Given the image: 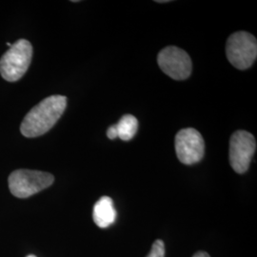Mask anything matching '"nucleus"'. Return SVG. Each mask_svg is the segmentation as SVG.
Wrapping results in <instances>:
<instances>
[{
    "mask_svg": "<svg viewBox=\"0 0 257 257\" xmlns=\"http://www.w3.org/2000/svg\"><path fill=\"white\" fill-rule=\"evenodd\" d=\"M67 107V97L51 95L39 102L27 113L21 123V134L26 138L43 136L55 125Z\"/></svg>",
    "mask_w": 257,
    "mask_h": 257,
    "instance_id": "f257e3e1",
    "label": "nucleus"
},
{
    "mask_svg": "<svg viewBox=\"0 0 257 257\" xmlns=\"http://www.w3.org/2000/svg\"><path fill=\"white\" fill-rule=\"evenodd\" d=\"M33 46L26 39L15 42L0 59V74L9 81L16 82L26 74L32 61Z\"/></svg>",
    "mask_w": 257,
    "mask_h": 257,
    "instance_id": "f03ea898",
    "label": "nucleus"
},
{
    "mask_svg": "<svg viewBox=\"0 0 257 257\" xmlns=\"http://www.w3.org/2000/svg\"><path fill=\"white\" fill-rule=\"evenodd\" d=\"M10 191L19 198H27L49 188L55 181L54 175L32 170H17L9 176Z\"/></svg>",
    "mask_w": 257,
    "mask_h": 257,
    "instance_id": "7ed1b4c3",
    "label": "nucleus"
},
{
    "mask_svg": "<svg viewBox=\"0 0 257 257\" xmlns=\"http://www.w3.org/2000/svg\"><path fill=\"white\" fill-rule=\"evenodd\" d=\"M226 55L234 68L248 69L256 60V38L247 32H236L230 35L226 44Z\"/></svg>",
    "mask_w": 257,
    "mask_h": 257,
    "instance_id": "20e7f679",
    "label": "nucleus"
},
{
    "mask_svg": "<svg viewBox=\"0 0 257 257\" xmlns=\"http://www.w3.org/2000/svg\"><path fill=\"white\" fill-rule=\"evenodd\" d=\"M157 63L164 74L175 80L187 79L193 70L190 55L182 49L166 47L157 55Z\"/></svg>",
    "mask_w": 257,
    "mask_h": 257,
    "instance_id": "39448f33",
    "label": "nucleus"
},
{
    "mask_svg": "<svg viewBox=\"0 0 257 257\" xmlns=\"http://www.w3.org/2000/svg\"><path fill=\"white\" fill-rule=\"evenodd\" d=\"M175 153L185 165H193L202 160L205 142L201 134L193 128L179 131L175 136Z\"/></svg>",
    "mask_w": 257,
    "mask_h": 257,
    "instance_id": "423d86ee",
    "label": "nucleus"
},
{
    "mask_svg": "<svg viewBox=\"0 0 257 257\" xmlns=\"http://www.w3.org/2000/svg\"><path fill=\"white\" fill-rule=\"evenodd\" d=\"M256 150L254 137L246 131H236L230 139V164L237 174L248 170Z\"/></svg>",
    "mask_w": 257,
    "mask_h": 257,
    "instance_id": "0eeeda50",
    "label": "nucleus"
},
{
    "mask_svg": "<svg viewBox=\"0 0 257 257\" xmlns=\"http://www.w3.org/2000/svg\"><path fill=\"white\" fill-rule=\"evenodd\" d=\"M92 218L99 228H108L115 221L116 211L113 201L109 196H103L95 203L92 211Z\"/></svg>",
    "mask_w": 257,
    "mask_h": 257,
    "instance_id": "6e6552de",
    "label": "nucleus"
},
{
    "mask_svg": "<svg viewBox=\"0 0 257 257\" xmlns=\"http://www.w3.org/2000/svg\"><path fill=\"white\" fill-rule=\"evenodd\" d=\"M117 137L124 141H128L134 138L138 132V121L132 114H126L121 117L119 122L115 124Z\"/></svg>",
    "mask_w": 257,
    "mask_h": 257,
    "instance_id": "1a4fd4ad",
    "label": "nucleus"
},
{
    "mask_svg": "<svg viewBox=\"0 0 257 257\" xmlns=\"http://www.w3.org/2000/svg\"><path fill=\"white\" fill-rule=\"evenodd\" d=\"M146 257H165V245L162 240L154 242L150 253Z\"/></svg>",
    "mask_w": 257,
    "mask_h": 257,
    "instance_id": "9d476101",
    "label": "nucleus"
},
{
    "mask_svg": "<svg viewBox=\"0 0 257 257\" xmlns=\"http://www.w3.org/2000/svg\"><path fill=\"white\" fill-rule=\"evenodd\" d=\"M107 137L110 138L111 140L118 138L117 137V130H116V126L115 125H111L110 128L107 130Z\"/></svg>",
    "mask_w": 257,
    "mask_h": 257,
    "instance_id": "9b49d317",
    "label": "nucleus"
},
{
    "mask_svg": "<svg viewBox=\"0 0 257 257\" xmlns=\"http://www.w3.org/2000/svg\"><path fill=\"white\" fill-rule=\"evenodd\" d=\"M193 257H211L207 252H205V251H198V252H196Z\"/></svg>",
    "mask_w": 257,
    "mask_h": 257,
    "instance_id": "f8f14e48",
    "label": "nucleus"
},
{
    "mask_svg": "<svg viewBox=\"0 0 257 257\" xmlns=\"http://www.w3.org/2000/svg\"><path fill=\"white\" fill-rule=\"evenodd\" d=\"M27 257H37L36 255H34V254H30V255H28Z\"/></svg>",
    "mask_w": 257,
    "mask_h": 257,
    "instance_id": "ddd939ff",
    "label": "nucleus"
}]
</instances>
